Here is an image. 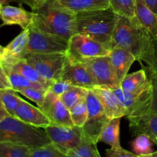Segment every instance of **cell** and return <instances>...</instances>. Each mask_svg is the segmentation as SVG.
<instances>
[{
	"label": "cell",
	"instance_id": "cell-1",
	"mask_svg": "<svg viewBox=\"0 0 157 157\" xmlns=\"http://www.w3.org/2000/svg\"><path fill=\"white\" fill-rule=\"evenodd\" d=\"M32 12L33 18L31 25L41 32L67 41L77 33L76 13L60 5L57 0H46Z\"/></svg>",
	"mask_w": 157,
	"mask_h": 157
},
{
	"label": "cell",
	"instance_id": "cell-2",
	"mask_svg": "<svg viewBox=\"0 0 157 157\" xmlns=\"http://www.w3.org/2000/svg\"><path fill=\"white\" fill-rule=\"evenodd\" d=\"M117 15L110 8L76 14L77 33L90 37L111 49L112 36Z\"/></svg>",
	"mask_w": 157,
	"mask_h": 157
},
{
	"label": "cell",
	"instance_id": "cell-3",
	"mask_svg": "<svg viewBox=\"0 0 157 157\" xmlns=\"http://www.w3.org/2000/svg\"><path fill=\"white\" fill-rule=\"evenodd\" d=\"M0 141L26 146L29 148L41 147L51 143L45 131L9 115L0 121Z\"/></svg>",
	"mask_w": 157,
	"mask_h": 157
},
{
	"label": "cell",
	"instance_id": "cell-4",
	"mask_svg": "<svg viewBox=\"0 0 157 157\" xmlns=\"http://www.w3.org/2000/svg\"><path fill=\"white\" fill-rule=\"evenodd\" d=\"M147 36L148 32L143 28L136 17L130 18L117 15L112 36L111 49L120 48L130 51L138 61L145 48Z\"/></svg>",
	"mask_w": 157,
	"mask_h": 157
},
{
	"label": "cell",
	"instance_id": "cell-5",
	"mask_svg": "<svg viewBox=\"0 0 157 157\" xmlns=\"http://www.w3.org/2000/svg\"><path fill=\"white\" fill-rule=\"evenodd\" d=\"M110 50L81 33L72 35L67 42L66 57L70 62L85 64L98 57L108 56Z\"/></svg>",
	"mask_w": 157,
	"mask_h": 157
},
{
	"label": "cell",
	"instance_id": "cell-6",
	"mask_svg": "<svg viewBox=\"0 0 157 157\" xmlns=\"http://www.w3.org/2000/svg\"><path fill=\"white\" fill-rule=\"evenodd\" d=\"M24 59L44 79L53 82L61 80L67 57L65 53L32 54Z\"/></svg>",
	"mask_w": 157,
	"mask_h": 157
},
{
	"label": "cell",
	"instance_id": "cell-7",
	"mask_svg": "<svg viewBox=\"0 0 157 157\" xmlns=\"http://www.w3.org/2000/svg\"><path fill=\"white\" fill-rule=\"evenodd\" d=\"M25 57L32 54L65 53L68 41L61 37L41 32L30 25ZM24 57V58H25Z\"/></svg>",
	"mask_w": 157,
	"mask_h": 157
},
{
	"label": "cell",
	"instance_id": "cell-8",
	"mask_svg": "<svg viewBox=\"0 0 157 157\" xmlns=\"http://www.w3.org/2000/svg\"><path fill=\"white\" fill-rule=\"evenodd\" d=\"M112 90L126 108L127 117L140 116L150 111L153 93L152 84L138 92L125 91L120 86Z\"/></svg>",
	"mask_w": 157,
	"mask_h": 157
},
{
	"label": "cell",
	"instance_id": "cell-9",
	"mask_svg": "<svg viewBox=\"0 0 157 157\" xmlns=\"http://www.w3.org/2000/svg\"><path fill=\"white\" fill-rule=\"evenodd\" d=\"M88 117L82 127L83 133L94 142L98 143L100 134L103 127L110 121L105 114L104 108L93 90L89 89L85 98Z\"/></svg>",
	"mask_w": 157,
	"mask_h": 157
},
{
	"label": "cell",
	"instance_id": "cell-10",
	"mask_svg": "<svg viewBox=\"0 0 157 157\" xmlns=\"http://www.w3.org/2000/svg\"><path fill=\"white\" fill-rule=\"evenodd\" d=\"M51 142L67 156V153L76 147L83 136L82 127H62L50 124L44 129Z\"/></svg>",
	"mask_w": 157,
	"mask_h": 157
},
{
	"label": "cell",
	"instance_id": "cell-11",
	"mask_svg": "<svg viewBox=\"0 0 157 157\" xmlns=\"http://www.w3.org/2000/svg\"><path fill=\"white\" fill-rule=\"evenodd\" d=\"M40 108L49 118L52 124L62 127H74L70 110L60 99L49 90L46 91L42 105Z\"/></svg>",
	"mask_w": 157,
	"mask_h": 157
},
{
	"label": "cell",
	"instance_id": "cell-12",
	"mask_svg": "<svg viewBox=\"0 0 157 157\" xmlns=\"http://www.w3.org/2000/svg\"><path fill=\"white\" fill-rule=\"evenodd\" d=\"M97 86L115 88L121 85L112 67L109 56L98 57L85 63Z\"/></svg>",
	"mask_w": 157,
	"mask_h": 157
},
{
	"label": "cell",
	"instance_id": "cell-13",
	"mask_svg": "<svg viewBox=\"0 0 157 157\" xmlns=\"http://www.w3.org/2000/svg\"><path fill=\"white\" fill-rule=\"evenodd\" d=\"M61 80L68 81L73 86L87 89H93L97 86L93 75L85 64L70 62L67 58Z\"/></svg>",
	"mask_w": 157,
	"mask_h": 157
},
{
	"label": "cell",
	"instance_id": "cell-14",
	"mask_svg": "<svg viewBox=\"0 0 157 157\" xmlns=\"http://www.w3.org/2000/svg\"><path fill=\"white\" fill-rule=\"evenodd\" d=\"M94 93L99 99L105 114L109 119L127 117V110L112 88L96 86L93 89Z\"/></svg>",
	"mask_w": 157,
	"mask_h": 157
},
{
	"label": "cell",
	"instance_id": "cell-15",
	"mask_svg": "<svg viewBox=\"0 0 157 157\" xmlns=\"http://www.w3.org/2000/svg\"><path fill=\"white\" fill-rule=\"evenodd\" d=\"M14 117L38 128L44 129L52 124L49 118L40 107H35L24 99L18 104Z\"/></svg>",
	"mask_w": 157,
	"mask_h": 157
},
{
	"label": "cell",
	"instance_id": "cell-16",
	"mask_svg": "<svg viewBox=\"0 0 157 157\" xmlns=\"http://www.w3.org/2000/svg\"><path fill=\"white\" fill-rule=\"evenodd\" d=\"M133 136L144 133L152 140L157 137V111H149L138 117H127Z\"/></svg>",
	"mask_w": 157,
	"mask_h": 157
},
{
	"label": "cell",
	"instance_id": "cell-17",
	"mask_svg": "<svg viewBox=\"0 0 157 157\" xmlns=\"http://www.w3.org/2000/svg\"><path fill=\"white\" fill-rule=\"evenodd\" d=\"M108 56L113 71L121 84L128 74L133 63L136 61V58L130 51L120 48H112Z\"/></svg>",
	"mask_w": 157,
	"mask_h": 157
},
{
	"label": "cell",
	"instance_id": "cell-18",
	"mask_svg": "<svg viewBox=\"0 0 157 157\" xmlns=\"http://www.w3.org/2000/svg\"><path fill=\"white\" fill-rule=\"evenodd\" d=\"M33 18V12H28L21 7L2 6L0 9V19L3 25H17L22 29L31 25Z\"/></svg>",
	"mask_w": 157,
	"mask_h": 157
},
{
	"label": "cell",
	"instance_id": "cell-19",
	"mask_svg": "<svg viewBox=\"0 0 157 157\" xmlns=\"http://www.w3.org/2000/svg\"><path fill=\"white\" fill-rule=\"evenodd\" d=\"M29 29H23L6 47L2 57V64H12L24 59L25 49L29 41Z\"/></svg>",
	"mask_w": 157,
	"mask_h": 157
},
{
	"label": "cell",
	"instance_id": "cell-20",
	"mask_svg": "<svg viewBox=\"0 0 157 157\" xmlns=\"http://www.w3.org/2000/svg\"><path fill=\"white\" fill-rule=\"evenodd\" d=\"M149 78L157 80V39L148 33L145 48L138 60Z\"/></svg>",
	"mask_w": 157,
	"mask_h": 157
},
{
	"label": "cell",
	"instance_id": "cell-21",
	"mask_svg": "<svg viewBox=\"0 0 157 157\" xmlns=\"http://www.w3.org/2000/svg\"><path fill=\"white\" fill-rule=\"evenodd\" d=\"M135 13L143 28L153 38L157 39V15L144 0H135Z\"/></svg>",
	"mask_w": 157,
	"mask_h": 157
},
{
	"label": "cell",
	"instance_id": "cell-22",
	"mask_svg": "<svg viewBox=\"0 0 157 157\" xmlns=\"http://www.w3.org/2000/svg\"><path fill=\"white\" fill-rule=\"evenodd\" d=\"M2 66L4 67V68L9 69V70L13 71L20 74L32 82L39 84L46 90H48L51 84L52 83L41 77L39 75V73L25 59L19 60L17 62L12 64H2Z\"/></svg>",
	"mask_w": 157,
	"mask_h": 157
},
{
	"label": "cell",
	"instance_id": "cell-23",
	"mask_svg": "<svg viewBox=\"0 0 157 157\" xmlns=\"http://www.w3.org/2000/svg\"><path fill=\"white\" fill-rule=\"evenodd\" d=\"M58 2L75 13L110 8L109 0H57Z\"/></svg>",
	"mask_w": 157,
	"mask_h": 157
},
{
	"label": "cell",
	"instance_id": "cell-24",
	"mask_svg": "<svg viewBox=\"0 0 157 157\" xmlns=\"http://www.w3.org/2000/svg\"><path fill=\"white\" fill-rule=\"evenodd\" d=\"M152 84L150 78L144 68L127 74L121 83L120 87L127 92H138L144 90Z\"/></svg>",
	"mask_w": 157,
	"mask_h": 157
},
{
	"label": "cell",
	"instance_id": "cell-25",
	"mask_svg": "<svg viewBox=\"0 0 157 157\" xmlns=\"http://www.w3.org/2000/svg\"><path fill=\"white\" fill-rule=\"evenodd\" d=\"M121 117L110 119L103 127L100 134L99 142L104 143L110 147H121L120 143V126Z\"/></svg>",
	"mask_w": 157,
	"mask_h": 157
},
{
	"label": "cell",
	"instance_id": "cell-26",
	"mask_svg": "<svg viewBox=\"0 0 157 157\" xmlns=\"http://www.w3.org/2000/svg\"><path fill=\"white\" fill-rule=\"evenodd\" d=\"M98 143L90 139L83 133L82 139L76 147L67 153L69 157H101L98 151Z\"/></svg>",
	"mask_w": 157,
	"mask_h": 157
},
{
	"label": "cell",
	"instance_id": "cell-27",
	"mask_svg": "<svg viewBox=\"0 0 157 157\" xmlns=\"http://www.w3.org/2000/svg\"><path fill=\"white\" fill-rule=\"evenodd\" d=\"M153 140L147 134L137 135L131 143L132 151L137 156H150L154 153V146Z\"/></svg>",
	"mask_w": 157,
	"mask_h": 157
},
{
	"label": "cell",
	"instance_id": "cell-28",
	"mask_svg": "<svg viewBox=\"0 0 157 157\" xmlns=\"http://www.w3.org/2000/svg\"><path fill=\"white\" fill-rule=\"evenodd\" d=\"M88 90L89 89L84 87L73 86L68 90L64 92L61 96H60V99L66 107L70 110L77 104L85 100Z\"/></svg>",
	"mask_w": 157,
	"mask_h": 157
},
{
	"label": "cell",
	"instance_id": "cell-29",
	"mask_svg": "<svg viewBox=\"0 0 157 157\" xmlns=\"http://www.w3.org/2000/svg\"><path fill=\"white\" fill-rule=\"evenodd\" d=\"M30 148L21 144L0 141V157H29Z\"/></svg>",
	"mask_w": 157,
	"mask_h": 157
},
{
	"label": "cell",
	"instance_id": "cell-30",
	"mask_svg": "<svg viewBox=\"0 0 157 157\" xmlns=\"http://www.w3.org/2000/svg\"><path fill=\"white\" fill-rule=\"evenodd\" d=\"M110 8L118 15L133 18L136 17L135 0H109Z\"/></svg>",
	"mask_w": 157,
	"mask_h": 157
},
{
	"label": "cell",
	"instance_id": "cell-31",
	"mask_svg": "<svg viewBox=\"0 0 157 157\" xmlns=\"http://www.w3.org/2000/svg\"><path fill=\"white\" fill-rule=\"evenodd\" d=\"M5 70H6V73H7L8 75V77H9V81H10L11 84H12V89L15 90V91L20 90V89L26 88V87H35V88H39L45 90V89H44L42 86L40 85L39 84H37V83L32 82V81H29L27 78H25L24 76H22V75H20V74L17 73V72L6 68H5Z\"/></svg>",
	"mask_w": 157,
	"mask_h": 157
},
{
	"label": "cell",
	"instance_id": "cell-32",
	"mask_svg": "<svg viewBox=\"0 0 157 157\" xmlns=\"http://www.w3.org/2000/svg\"><path fill=\"white\" fill-rule=\"evenodd\" d=\"M17 92L13 89H6L0 90V98L5 107L9 112V114L15 116V112L18 104H20L22 98L17 95Z\"/></svg>",
	"mask_w": 157,
	"mask_h": 157
},
{
	"label": "cell",
	"instance_id": "cell-33",
	"mask_svg": "<svg viewBox=\"0 0 157 157\" xmlns=\"http://www.w3.org/2000/svg\"><path fill=\"white\" fill-rule=\"evenodd\" d=\"M29 157H66V155L51 142L41 147L30 148Z\"/></svg>",
	"mask_w": 157,
	"mask_h": 157
},
{
	"label": "cell",
	"instance_id": "cell-34",
	"mask_svg": "<svg viewBox=\"0 0 157 157\" xmlns=\"http://www.w3.org/2000/svg\"><path fill=\"white\" fill-rule=\"evenodd\" d=\"M69 110L74 125L79 127H84L88 117V112L85 100L77 104Z\"/></svg>",
	"mask_w": 157,
	"mask_h": 157
},
{
	"label": "cell",
	"instance_id": "cell-35",
	"mask_svg": "<svg viewBox=\"0 0 157 157\" xmlns=\"http://www.w3.org/2000/svg\"><path fill=\"white\" fill-rule=\"evenodd\" d=\"M47 90L43 89L35 88V87H26V88L20 89L17 90V93L21 94V95L25 96V98H29L31 101L36 103L38 107H41L44 101V97Z\"/></svg>",
	"mask_w": 157,
	"mask_h": 157
},
{
	"label": "cell",
	"instance_id": "cell-36",
	"mask_svg": "<svg viewBox=\"0 0 157 157\" xmlns=\"http://www.w3.org/2000/svg\"><path fill=\"white\" fill-rule=\"evenodd\" d=\"M72 87L73 85L71 84L68 81H64V80H58V81H53L48 90L52 91L57 96L60 97Z\"/></svg>",
	"mask_w": 157,
	"mask_h": 157
},
{
	"label": "cell",
	"instance_id": "cell-37",
	"mask_svg": "<svg viewBox=\"0 0 157 157\" xmlns=\"http://www.w3.org/2000/svg\"><path fill=\"white\" fill-rule=\"evenodd\" d=\"M106 156L109 157H137L133 152L128 151L121 147H110L106 150Z\"/></svg>",
	"mask_w": 157,
	"mask_h": 157
},
{
	"label": "cell",
	"instance_id": "cell-38",
	"mask_svg": "<svg viewBox=\"0 0 157 157\" xmlns=\"http://www.w3.org/2000/svg\"><path fill=\"white\" fill-rule=\"evenodd\" d=\"M46 0H4L5 4L9 2H17L19 4H25L29 6L32 10L38 9Z\"/></svg>",
	"mask_w": 157,
	"mask_h": 157
},
{
	"label": "cell",
	"instance_id": "cell-39",
	"mask_svg": "<svg viewBox=\"0 0 157 157\" xmlns=\"http://www.w3.org/2000/svg\"><path fill=\"white\" fill-rule=\"evenodd\" d=\"M12 89L9 77L2 64H0V90Z\"/></svg>",
	"mask_w": 157,
	"mask_h": 157
},
{
	"label": "cell",
	"instance_id": "cell-40",
	"mask_svg": "<svg viewBox=\"0 0 157 157\" xmlns=\"http://www.w3.org/2000/svg\"><path fill=\"white\" fill-rule=\"evenodd\" d=\"M153 84V93H152V104L151 111H157V80L154 78H150Z\"/></svg>",
	"mask_w": 157,
	"mask_h": 157
},
{
	"label": "cell",
	"instance_id": "cell-41",
	"mask_svg": "<svg viewBox=\"0 0 157 157\" xmlns=\"http://www.w3.org/2000/svg\"><path fill=\"white\" fill-rule=\"evenodd\" d=\"M144 2L157 15V0H144Z\"/></svg>",
	"mask_w": 157,
	"mask_h": 157
},
{
	"label": "cell",
	"instance_id": "cell-42",
	"mask_svg": "<svg viewBox=\"0 0 157 157\" xmlns=\"http://www.w3.org/2000/svg\"><path fill=\"white\" fill-rule=\"evenodd\" d=\"M9 115L10 114H9V113L6 109L4 104L2 102L1 98H0V121L4 119L5 117H6L9 116Z\"/></svg>",
	"mask_w": 157,
	"mask_h": 157
},
{
	"label": "cell",
	"instance_id": "cell-43",
	"mask_svg": "<svg viewBox=\"0 0 157 157\" xmlns=\"http://www.w3.org/2000/svg\"><path fill=\"white\" fill-rule=\"evenodd\" d=\"M4 49L5 47L0 44V64H2V57L3 54H4Z\"/></svg>",
	"mask_w": 157,
	"mask_h": 157
},
{
	"label": "cell",
	"instance_id": "cell-44",
	"mask_svg": "<svg viewBox=\"0 0 157 157\" xmlns=\"http://www.w3.org/2000/svg\"><path fill=\"white\" fill-rule=\"evenodd\" d=\"M150 157H157V151H155L154 153H152V154L150 155Z\"/></svg>",
	"mask_w": 157,
	"mask_h": 157
},
{
	"label": "cell",
	"instance_id": "cell-45",
	"mask_svg": "<svg viewBox=\"0 0 157 157\" xmlns=\"http://www.w3.org/2000/svg\"><path fill=\"white\" fill-rule=\"evenodd\" d=\"M4 0H0V9L2 7V6H4Z\"/></svg>",
	"mask_w": 157,
	"mask_h": 157
},
{
	"label": "cell",
	"instance_id": "cell-46",
	"mask_svg": "<svg viewBox=\"0 0 157 157\" xmlns=\"http://www.w3.org/2000/svg\"><path fill=\"white\" fill-rule=\"evenodd\" d=\"M153 143H154V144H155V145L157 146V137L155 138V139H153Z\"/></svg>",
	"mask_w": 157,
	"mask_h": 157
}]
</instances>
